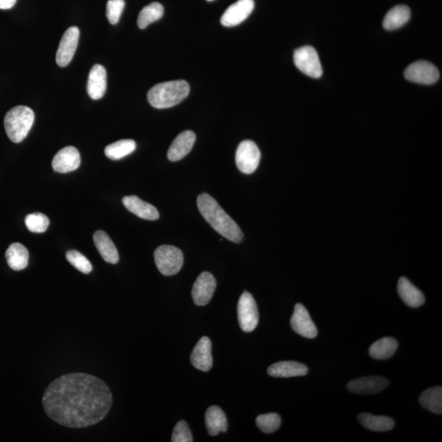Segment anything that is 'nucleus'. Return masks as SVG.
<instances>
[{
    "instance_id": "5701e85b",
    "label": "nucleus",
    "mask_w": 442,
    "mask_h": 442,
    "mask_svg": "<svg viewBox=\"0 0 442 442\" xmlns=\"http://www.w3.org/2000/svg\"><path fill=\"white\" fill-rule=\"evenodd\" d=\"M206 426L211 436H216L220 432H224L228 429L227 415L218 406H212L207 410Z\"/></svg>"
},
{
    "instance_id": "f704fd0d",
    "label": "nucleus",
    "mask_w": 442,
    "mask_h": 442,
    "mask_svg": "<svg viewBox=\"0 0 442 442\" xmlns=\"http://www.w3.org/2000/svg\"><path fill=\"white\" fill-rule=\"evenodd\" d=\"M193 435L188 423L181 420L178 422L172 433L173 442H192Z\"/></svg>"
},
{
    "instance_id": "a211bd4d",
    "label": "nucleus",
    "mask_w": 442,
    "mask_h": 442,
    "mask_svg": "<svg viewBox=\"0 0 442 442\" xmlns=\"http://www.w3.org/2000/svg\"><path fill=\"white\" fill-rule=\"evenodd\" d=\"M107 90V72L101 64L94 65L91 68L87 84L90 97L98 101L105 94Z\"/></svg>"
},
{
    "instance_id": "39448f33",
    "label": "nucleus",
    "mask_w": 442,
    "mask_h": 442,
    "mask_svg": "<svg viewBox=\"0 0 442 442\" xmlns=\"http://www.w3.org/2000/svg\"><path fill=\"white\" fill-rule=\"evenodd\" d=\"M156 266L165 276L175 275L179 273L184 264V255L174 246L163 245L154 253Z\"/></svg>"
},
{
    "instance_id": "393cba45",
    "label": "nucleus",
    "mask_w": 442,
    "mask_h": 442,
    "mask_svg": "<svg viewBox=\"0 0 442 442\" xmlns=\"http://www.w3.org/2000/svg\"><path fill=\"white\" fill-rule=\"evenodd\" d=\"M411 16L409 7L397 6L392 8L383 20V28L386 30H392L403 27L408 23Z\"/></svg>"
},
{
    "instance_id": "7ed1b4c3",
    "label": "nucleus",
    "mask_w": 442,
    "mask_h": 442,
    "mask_svg": "<svg viewBox=\"0 0 442 442\" xmlns=\"http://www.w3.org/2000/svg\"><path fill=\"white\" fill-rule=\"evenodd\" d=\"M187 81H172L154 86L147 93V101L158 109L170 108L180 103L189 94Z\"/></svg>"
},
{
    "instance_id": "20e7f679",
    "label": "nucleus",
    "mask_w": 442,
    "mask_h": 442,
    "mask_svg": "<svg viewBox=\"0 0 442 442\" xmlns=\"http://www.w3.org/2000/svg\"><path fill=\"white\" fill-rule=\"evenodd\" d=\"M34 120V112L25 106H17L7 112L4 127L10 140L16 144L23 141L32 129Z\"/></svg>"
},
{
    "instance_id": "c756f323",
    "label": "nucleus",
    "mask_w": 442,
    "mask_h": 442,
    "mask_svg": "<svg viewBox=\"0 0 442 442\" xmlns=\"http://www.w3.org/2000/svg\"><path fill=\"white\" fill-rule=\"evenodd\" d=\"M164 14V8L161 3H151L143 8L138 17V25L140 29H145L151 23L161 19Z\"/></svg>"
},
{
    "instance_id": "cd10ccee",
    "label": "nucleus",
    "mask_w": 442,
    "mask_h": 442,
    "mask_svg": "<svg viewBox=\"0 0 442 442\" xmlns=\"http://www.w3.org/2000/svg\"><path fill=\"white\" fill-rule=\"evenodd\" d=\"M420 404L431 412L441 414L442 388L435 387L426 390L419 397Z\"/></svg>"
},
{
    "instance_id": "2f4dec72",
    "label": "nucleus",
    "mask_w": 442,
    "mask_h": 442,
    "mask_svg": "<svg viewBox=\"0 0 442 442\" xmlns=\"http://www.w3.org/2000/svg\"><path fill=\"white\" fill-rule=\"evenodd\" d=\"M25 224L30 232L45 233L50 225V220L42 213L30 214L25 219Z\"/></svg>"
},
{
    "instance_id": "9b49d317",
    "label": "nucleus",
    "mask_w": 442,
    "mask_h": 442,
    "mask_svg": "<svg viewBox=\"0 0 442 442\" xmlns=\"http://www.w3.org/2000/svg\"><path fill=\"white\" fill-rule=\"evenodd\" d=\"M254 7V0H238L224 12L221 17L220 23L224 27H235L248 19L253 12Z\"/></svg>"
},
{
    "instance_id": "ddd939ff",
    "label": "nucleus",
    "mask_w": 442,
    "mask_h": 442,
    "mask_svg": "<svg viewBox=\"0 0 442 442\" xmlns=\"http://www.w3.org/2000/svg\"><path fill=\"white\" fill-rule=\"evenodd\" d=\"M216 288L215 277L209 272H203L193 286L192 297L197 306H206L213 297Z\"/></svg>"
},
{
    "instance_id": "c9c22d12",
    "label": "nucleus",
    "mask_w": 442,
    "mask_h": 442,
    "mask_svg": "<svg viewBox=\"0 0 442 442\" xmlns=\"http://www.w3.org/2000/svg\"><path fill=\"white\" fill-rule=\"evenodd\" d=\"M17 0H0V10H7L14 8Z\"/></svg>"
},
{
    "instance_id": "b1692460",
    "label": "nucleus",
    "mask_w": 442,
    "mask_h": 442,
    "mask_svg": "<svg viewBox=\"0 0 442 442\" xmlns=\"http://www.w3.org/2000/svg\"><path fill=\"white\" fill-rule=\"evenodd\" d=\"M8 265L12 270L19 271L27 268L29 262L28 250L19 242L10 246L6 254Z\"/></svg>"
},
{
    "instance_id": "aec40b11",
    "label": "nucleus",
    "mask_w": 442,
    "mask_h": 442,
    "mask_svg": "<svg viewBox=\"0 0 442 442\" xmlns=\"http://www.w3.org/2000/svg\"><path fill=\"white\" fill-rule=\"evenodd\" d=\"M268 375L275 378H291L308 374V368L296 361H280L268 368Z\"/></svg>"
},
{
    "instance_id": "9d476101",
    "label": "nucleus",
    "mask_w": 442,
    "mask_h": 442,
    "mask_svg": "<svg viewBox=\"0 0 442 442\" xmlns=\"http://www.w3.org/2000/svg\"><path fill=\"white\" fill-rule=\"evenodd\" d=\"M79 37L80 30L76 27L68 28L64 33L56 54V62L59 67H67L72 62L79 42Z\"/></svg>"
},
{
    "instance_id": "423d86ee",
    "label": "nucleus",
    "mask_w": 442,
    "mask_h": 442,
    "mask_svg": "<svg viewBox=\"0 0 442 442\" xmlns=\"http://www.w3.org/2000/svg\"><path fill=\"white\" fill-rule=\"evenodd\" d=\"M238 319L242 331L251 333L257 327L259 312L253 295L244 292L238 304Z\"/></svg>"
},
{
    "instance_id": "bb28decb",
    "label": "nucleus",
    "mask_w": 442,
    "mask_h": 442,
    "mask_svg": "<svg viewBox=\"0 0 442 442\" xmlns=\"http://www.w3.org/2000/svg\"><path fill=\"white\" fill-rule=\"evenodd\" d=\"M398 348V342L392 337H384L375 342L370 346V357L375 359H387L391 358L397 352Z\"/></svg>"
},
{
    "instance_id": "dca6fc26",
    "label": "nucleus",
    "mask_w": 442,
    "mask_h": 442,
    "mask_svg": "<svg viewBox=\"0 0 442 442\" xmlns=\"http://www.w3.org/2000/svg\"><path fill=\"white\" fill-rule=\"evenodd\" d=\"M193 367L198 370L208 372L213 366V358L211 355V341L209 337H203L198 341L190 355Z\"/></svg>"
},
{
    "instance_id": "72a5a7b5",
    "label": "nucleus",
    "mask_w": 442,
    "mask_h": 442,
    "mask_svg": "<svg viewBox=\"0 0 442 442\" xmlns=\"http://www.w3.org/2000/svg\"><path fill=\"white\" fill-rule=\"evenodd\" d=\"M125 8V0H108L107 3V17L112 25L118 23Z\"/></svg>"
},
{
    "instance_id": "1a4fd4ad",
    "label": "nucleus",
    "mask_w": 442,
    "mask_h": 442,
    "mask_svg": "<svg viewBox=\"0 0 442 442\" xmlns=\"http://www.w3.org/2000/svg\"><path fill=\"white\" fill-rule=\"evenodd\" d=\"M405 77L414 83L432 85L439 81L440 73L432 63L427 61H418L406 68Z\"/></svg>"
},
{
    "instance_id": "412c9836",
    "label": "nucleus",
    "mask_w": 442,
    "mask_h": 442,
    "mask_svg": "<svg viewBox=\"0 0 442 442\" xmlns=\"http://www.w3.org/2000/svg\"><path fill=\"white\" fill-rule=\"evenodd\" d=\"M397 288L399 295L407 306L417 308L425 302L423 293L405 277L399 280Z\"/></svg>"
},
{
    "instance_id": "7c9ffc66",
    "label": "nucleus",
    "mask_w": 442,
    "mask_h": 442,
    "mask_svg": "<svg viewBox=\"0 0 442 442\" xmlns=\"http://www.w3.org/2000/svg\"><path fill=\"white\" fill-rule=\"evenodd\" d=\"M255 423L263 432H275L281 425V418L278 414L271 413L259 415L255 419Z\"/></svg>"
},
{
    "instance_id": "0eeeda50",
    "label": "nucleus",
    "mask_w": 442,
    "mask_h": 442,
    "mask_svg": "<svg viewBox=\"0 0 442 442\" xmlns=\"http://www.w3.org/2000/svg\"><path fill=\"white\" fill-rule=\"evenodd\" d=\"M294 63L302 72L312 78L323 75V68L317 52L311 46L299 48L294 53Z\"/></svg>"
},
{
    "instance_id": "a878e982",
    "label": "nucleus",
    "mask_w": 442,
    "mask_h": 442,
    "mask_svg": "<svg viewBox=\"0 0 442 442\" xmlns=\"http://www.w3.org/2000/svg\"><path fill=\"white\" fill-rule=\"evenodd\" d=\"M358 420L368 430L375 432L390 431L395 426L394 420L387 416H376L362 413L358 415Z\"/></svg>"
},
{
    "instance_id": "2eb2a0df",
    "label": "nucleus",
    "mask_w": 442,
    "mask_h": 442,
    "mask_svg": "<svg viewBox=\"0 0 442 442\" xmlns=\"http://www.w3.org/2000/svg\"><path fill=\"white\" fill-rule=\"evenodd\" d=\"M388 384V380L383 377L370 376L350 381L348 389L355 394L371 395L383 391Z\"/></svg>"
},
{
    "instance_id": "6ab92c4d",
    "label": "nucleus",
    "mask_w": 442,
    "mask_h": 442,
    "mask_svg": "<svg viewBox=\"0 0 442 442\" xmlns=\"http://www.w3.org/2000/svg\"><path fill=\"white\" fill-rule=\"evenodd\" d=\"M127 209L138 218L147 220H156L159 218V212L157 208L141 200L137 196L125 197L123 200Z\"/></svg>"
},
{
    "instance_id": "f3484780",
    "label": "nucleus",
    "mask_w": 442,
    "mask_h": 442,
    "mask_svg": "<svg viewBox=\"0 0 442 442\" xmlns=\"http://www.w3.org/2000/svg\"><path fill=\"white\" fill-rule=\"evenodd\" d=\"M196 141V134L191 131L182 132L173 141L168 150L167 158L171 162H178L187 156Z\"/></svg>"
},
{
    "instance_id": "f8f14e48",
    "label": "nucleus",
    "mask_w": 442,
    "mask_h": 442,
    "mask_svg": "<svg viewBox=\"0 0 442 442\" xmlns=\"http://www.w3.org/2000/svg\"><path fill=\"white\" fill-rule=\"evenodd\" d=\"M291 326L297 335L306 337V339H315L318 335L317 328H316L309 312L300 303L295 306L294 313L291 319Z\"/></svg>"
},
{
    "instance_id": "f257e3e1",
    "label": "nucleus",
    "mask_w": 442,
    "mask_h": 442,
    "mask_svg": "<svg viewBox=\"0 0 442 442\" xmlns=\"http://www.w3.org/2000/svg\"><path fill=\"white\" fill-rule=\"evenodd\" d=\"M42 403L47 415L60 425L83 428L106 417L112 405V394L97 377L72 372L52 382Z\"/></svg>"
},
{
    "instance_id": "6e6552de",
    "label": "nucleus",
    "mask_w": 442,
    "mask_h": 442,
    "mask_svg": "<svg viewBox=\"0 0 442 442\" xmlns=\"http://www.w3.org/2000/svg\"><path fill=\"white\" fill-rule=\"evenodd\" d=\"M235 160L238 170L244 174H253L259 166L261 151L253 141L244 140L238 147Z\"/></svg>"
},
{
    "instance_id": "f03ea898",
    "label": "nucleus",
    "mask_w": 442,
    "mask_h": 442,
    "mask_svg": "<svg viewBox=\"0 0 442 442\" xmlns=\"http://www.w3.org/2000/svg\"><path fill=\"white\" fill-rule=\"evenodd\" d=\"M199 211L207 222L228 240L238 244L244 238L241 229L235 220L223 210L211 195L202 193L198 198Z\"/></svg>"
},
{
    "instance_id": "4468645a",
    "label": "nucleus",
    "mask_w": 442,
    "mask_h": 442,
    "mask_svg": "<svg viewBox=\"0 0 442 442\" xmlns=\"http://www.w3.org/2000/svg\"><path fill=\"white\" fill-rule=\"evenodd\" d=\"M81 165V155L76 147L69 146L63 147L54 156L52 167L54 171L68 173L76 171Z\"/></svg>"
},
{
    "instance_id": "473e14b6",
    "label": "nucleus",
    "mask_w": 442,
    "mask_h": 442,
    "mask_svg": "<svg viewBox=\"0 0 442 442\" xmlns=\"http://www.w3.org/2000/svg\"><path fill=\"white\" fill-rule=\"evenodd\" d=\"M66 257L67 262L72 266L75 267L76 270L83 273V274H90L93 270V266L89 260L83 254L80 253L79 251L75 250L68 251Z\"/></svg>"
},
{
    "instance_id": "4be33fe9",
    "label": "nucleus",
    "mask_w": 442,
    "mask_h": 442,
    "mask_svg": "<svg viewBox=\"0 0 442 442\" xmlns=\"http://www.w3.org/2000/svg\"><path fill=\"white\" fill-rule=\"evenodd\" d=\"M94 242L101 257L107 263L116 264L119 262V254L114 242L105 232L98 231L94 235Z\"/></svg>"
},
{
    "instance_id": "c85d7f7f",
    "label": "nucleus",
    "mask_w": 442,
    "mask_h": 442,
    "mask_svg": "<svg viewBox=\"0 0 442 442\" xmlns=\"http://www.w3.org/2000/svg\"><path fill=\"white\" fill-rule=\"evenodd\" d=\"M136 149V143L132 140H121L106 147L104 153L106 157L114 160H120L131 154Z\"/></svg>"
},
{
    "instance_id": "e433bc0d",
    "label": "nucleus",
    "mask_w": 442,
    "mask_h": 442,
    "mask_svg": "<svg viewBox=\"0 0 442 442\" xmlns=\"http://www.w3.org/2000/svg\"><path fill=\"white\" fill-rule=\"evenodd\" d=\"M207 1H213V0H207Z\"/></svg>"
}]
</instances>
